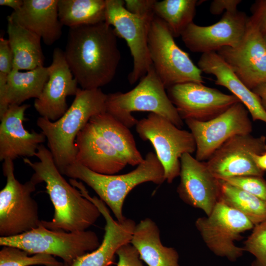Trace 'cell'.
<instances>
[{
  "label": "cell",
  "instance_id": "6da1fadb",
  "mask_svg": "<svg viewBox=\"0 0 266 266\" xmlns=\"http://www.w3.org/2000/svg\"><path fill=\"white\" fill-rule=\"evenodd\" d=\"M117 37L105 21L69 28L64 53L81 88L100 89L112 80L121 58Z\"/></svg>",
  "mask_w": 266,
  "mask_h": 266
},
{
  "label": "cell",
  "instance_id": "7a4b0ae2",
  "mask_svg": "<svg viewBox=\"0 0 266 266\" xmlns=\"http://www.w3.org/2000/svg\"><path fill=\"white\" fill-rule=\"evenodd\" d=\"M33 162L27 158L24 163L34 171L32 175L39 183L44 182L46 192L54 208L51 221H41L46 228L67 232L87 230L101 215L96 205L80 191L68 183L57 168L50 150L39 145Z\"/></svg>",
  "mask_w": 266,
  "mask_h": 266
},
{
  "label": "cell",
  "instance_id": "3957f363",
  "mask_svg": "<svg viewBox=\"0 0 266 266\" xmlns=\"http://www.w3.org/2000/svg\"><path fill=\"white\" fill-rule=\"evenodd\" d=\"M106 99L107 94L100 88H78L72 104L58 120L37 119V126L45 135L48 149L62 174L76 161L78 134L92 117L106 112Z\"/></svg>",
  "mask_w": 266,
  "mask_h": 266
},
{
  "label": "cell",
  "instance_id": "277c9868",
  "mask_svg": "<svg viewBox=\"0 0 266 266\" xmlns=\"http://www.w3.org/2000/svg\"><path fill=\"white\" fill-rule=\"evenodd\" d=\"M63 175L79 179L90 187L112 211L119 222L126 218L123 206L127 195L136 186L147 182L161 185L165 180L163 166L156 154L148 152L136 168L126 174L106 175L94 172L76 162L67 166Z\"/></svg>",
  "mask_w": 266,
  "mask_h": 266
},
{
  "label": "cell",
  "instance_id": "5b68a950",
  "mask_svg": "<svg viewBox=\"0 0 266 266\" xmlns=\"http://www.w3.org/2000/svg\"><path fill=\"white\" fill-rule=\"evenodd\" d=\"M166 89L152 65L132 90L107 94L106 112L129 129L135 126L138 121L132 115L133 111L157 114L181 129L183 120Z\"/></svg>",
  "mask_w": 266,
  "mask_h": 266
},
{
  "label": "cell",
  "instance_id": "8992f818",
  "mask_svg": "<svg viewBox=\"0 0 266 266\" xmlns=\"http://www.w3.org/2000/svg\"><path fill=\"white\" fill-rule=\"evenodd\" d=\"M2 171L6 182L0 192V236L19 235L38 227L41 223L38 207L32 197L38 181L33 176L22 184L14 174L13 161L6 160L2 164Z\"/></svg>",
  "mask_w": 266,
  "mask_h": 266
},
{
  "label": "cell",
  "instance_id": "52a82bcc",
  "mask_svg": "<svg viewBox=\"0 0 266 266\" xmlns=\"http://www.w3.org/2000/svg\"><path fill=\"white\" fill-rule=\"evenodd\" d=\"M100 244L98 235L92 231H53L45 228L42 223L38 227L23 233L0 237L1 246L16 247L30 254L57 256L65 264H69L76 258L95 250Z\"/></svg>",
  "mask_w": 266,
  "mask_h": 266
},
{
  "label": "cell",
  "instance_id": "ba28073f",
  "mask_svg": "<svg viewBox=\"0 0 266 266\" xmlns=\"http://www.w3.org/2000/svg\"><path fill=\"white\" fill-rule=\"evenodd\" d=\"M166 24L155 16L148 33L150 58L166 89L186 82L203 83L202 71L175 42Z\"/></svg>",
  "mask_w": 266,
  "mask_h": 266
},
{
  "label": "cell",
  "instance_id": "9c48e42d",
  "mask_svg": "<svg viewBox=\"0 0 266 266\" xmlns=\"http://www.w3.org/2000/svg\"><path fill=\"white\" fill-rule=\"evenodd\" d=\"M135 130L143 140L151 143L163 166L166 180L172 183L180 175L182 156L196 152V144L191 133L153 113L138 120Z\"/></svg>",
  "mask_w": 266,
  "mask_h": 266
},
{
  "label": "cell",
  "instance_id": "30bf717a",
  "mask_svg": "<svg viewBox=\"0 0 266 266\" xmlns=\"http://www.w3.org/2000/svg\"><path fill=\"white\" fill-rule=\"evenodd\" d=\"M196 226L214 253L234 261L244 251L234 241L254 225L243 214L219 200L209 215L197 220Z\"/></svg>",
  "mask_w": 266,
  "mask_h": 266
},
{
  "label": "cell",
  "instance_id": "8fae6325",
  "mask_svg": "<svg viewBox=\"0 0 266 266\" xmlns=\"http://www.w3.org/2000/svg\"><path fill=\"white\" fill-rule=\"evenodd\" d=\"M105 22L113 27L118 37L124 39L133 59L132 71L128 75L131 84L144 76L152 66L148 49V33L153 19L129 12L124 0H105Z\"/></svg>",
  "mask_w": 266,
  "mask_h": 266
},
{
  "label": "cell",
  "instance_id": "7c38bea8",
  "mask_svg": "<svg viewBox=\"0 0 266 266\" xmlns=\"http://www.w3.org/2000/svg\"><path fill=\"white\" fill-rule=\"evenodd\" d=\"M249 115L246 107L239 101L210 120H185L195 140V158L205 162L231 137L251 134L253 125Z\"/></svg>",
  "mask_w": 266,
  "mask_h": 266
},
{
  "label": "cell",
  "instance_id": "4fadbf2b",
  "mask_svg": "<svg viewBox=\"0 0 266 266\" xmlns=\"http://www.w3.org/2000/svg\"><path fill=\"white\" fill-rule=\"evenodd\" d=\"M266 152L265 136L236 135L225 142L204 162L219 180L240 176L262 177L264 171L257 166L253 155Z\"/></svg>",
  "mask_w": 266,
  "mask_h": 266
},
{
  "label": "cell",
  "instance_id": "5bb4252c",
  "mask_svg": "<svg viewBox=\"0 0 266 266\" xmlns=\"http://www.w3.org/2000/svg\"><path fill=\"white\" fill-rule=\"evenodd\" d=\"M166 93L183 120L200 122L219 116L239 100L202 83L186 82L173 85Z\"/></svg>",
  "mask_w": 266,
  "mask_h": 266
},
{
  "label": "cell",
  "instance_id": "9a60e30c",
  "mask_svg": "<svg viewBox=\"0 0 266 266\" xmlns=\"http://www.w3.org/2000/svg\"><path fill=\"white\" fill-rule=\"evenodd\" d=\"M217 53L249 89L266 82V42L250 17L240 43Z\"/></svg>",
  "mask_w": 266,
  "mask_h": 266
},
{
  "label": "cell",
  "instance_id": "2e32d148",
  "mask_svg": "<svg viewBox=\"0 0 266 266\" xmlns=\"http://www.w3.org/2000/svg\"><path fill=\"white\" fill-rule=\"evenodd\" d=\"M249 17L244 12H225L217 23L207 26L191 23L181 37L192 52L202 54L215 52L224 47H235L242 39Z\"/></svg>",
  "mask_w": 266,
  "mask_h": 266
},
{
  "label": "cell",
  "instance_id": "e0dca14e",
  "mask_svg": "<svg viewBox=\"0 0 266 266\" xmlns=\"http://www.w3.org/2000/svg\"><path fill=\"white\" fill-rule=\"evenodd\" d=\"M48 70V79L39 98L35 99L34 107L40 117L55 121L68 109L66 98L75 96L78 84L68 66L64 51L59 48L54 49Z\"/></svg>",
  "mask_w": 266,
  "mask_h": 266
},
{
  "label": "cell",
  "instance_id": "ac0fdd59",
  "mask_svg": "<svg viewBox=\"0 0 266 266\" xmlns=\"http://www.w3.org/2000/svg\"><path fill=\"white\" fill-rule=\"evenodd\" d=\"M180 163V179L177 189L180 198L209 215L220 200V180L212 174L204 162L198 161L192 154H183Z\"/></svg>",
  "mask_w": 266,
  "mask_h": 266
},
{
  "label": "cell",
  "instance_id": "d6986e66",
  "mask_svg": "<svg viewBox=\"0 0 266 266\" xmlns=\"http://www.w3.org/2000/svg\"><path fill=\"white\" fill-rule=\"evenodd\" d=\"M82 195L94 203L105 220L104 234L101 243L95 250L88 252L63 266H109L113 263L118 249L130 243L136 224L131 219L122 222L115 220L106 205L99 198L92 197L84 186L79 188Z\"/></svg>",
  "mask_w": 266,
  "mask_h": 266
},
{
  "label": "cell",
  "instance_id": "ffe728a7",
  "mask_svg": "<svg viewBox=\"0 0 266 266\" xmlns=\"http://www.w3.org/2000/svg\"><path fill=\"white\" fill-rule=\"evenodd\" d=\"M28 104L10 105L0 117V161H14L19 157L35 156L37 149L45 141L42 133L31 132L24 127Z\"/></svg>",
  "mask_w": 266,
  "mask_h": 266
},
{
  "label": "cell",
  "instance_id": "44dd1931",
  "mask_svg": "<svg viewBox=\"0 0 266 266\" xmlns=\"http://www.w3.org/2000/svg\"><path fill=\"white\" fill-rule=\"evenodd\" d=\"M75 162L96 173L113 175L128 165L125 159L89 122L78 134Z\"/></svg>",
  "mask_w": 266,
  "mask_h": 266
},
{
  "label": "cell",
  "instance_id": "7402d4cb",
  "mask_svg": "<svg viewBox=\"0 0 266 266\" xmlns=\"http://www.w3.org/2000/svg\"><path fill=\"white\" fill-rule=\"evenodd\" d=\"M58 0H24L22 6L7 18L40 36L50 46L62 34L58 14Z\"/></svg>",
  "mask_w": 266,
  "mask_h": 266
},
{
  "label": "cell",
  "instance_id": "603a6c76",
  "mask_svg": "<svg viewBox=\"0 0 266 266\" xmlns=\"http://www.w3.org/2000/svg\"><path fill=\"white\" fill-rule=\"evenodd\" d=\"M198 66L202 72L213 75L216 85L226 88L236 97L246 107L253 121L266 123V111L258 96L244 84L217 52L202 54Z\"/></svg>",
  "mask_w": 266,
  "mask_h": 266
},
{
  "label": "cell",
  "instance_id": "cb8c5ba5",
  "mask_svg": "<svg viewBox=\"0 0 266 266\" xmlns=\"http://www.w3.org/2000/svg\"><path fill=\"white\" fill-rule=\"evenodd\" d=\"M48 79V67L30 70L13 69L8 75L0 73V117L11 105L37 99Z\"/></svg>",
  "mask_w": 266,
  "mask_h": 266
},
{
  "label": "cell",
  "instance_id": "d4e9b609",
  "mask_svg": "<svg viewBox=\"0 0 266 266\" xmlns=\"http://www.w3.org/2000/svg\"><path fill=\"white\" fill-rule=\"evenodd\" d=\"M130 243L147 266H180L177 252L163 244L159 227L149 218L136 224Z\"/></svg>",
  "mask_w": 266,
  "mask_h": 266
},
{
  "label": "cell",
  "instance_id": "484cf974",
  "mask_svg": "<svg viewBox=\"0 0 266 266\" xmlns=\"http://www.w3.org/2000/svg\"><path fill=\"white\" fill-rule=\"evenodd\" d=\"M8 40L14 57L13 69L30 70L44 66L41 38L7 18Z\"/></svg>",
  "mask_w": 266,
  "mask_h": 266
},
{
  "label": "cell",
  "instance_id": "4316f807",
  "mask_svg": "<svg viewBox=\"0 0 266 266\" xmlns=\"http://www.w3.org/2000/svg\"><path fill=\"white\" fill-rule=\"evenodd\" d=\"M89 122L125 159L128 165L138 166L143 161L129 128L111 115L106 112L100 113L92 117Z\"/></svg>",
  "mask_w": 266,
  "mask_h": 266
},
{
  "label": "cell",
  "instance_id": "83f0119b",
  "mask_svg": "<svg viewBox=\"0 0 266 266\" xmlns=\"http://www.w3.org/2000/svg\"><path fill=\"white\" fill-rule=\"evenodd\" d=\"M58 14L69 28L105 21V0H58Z\"/></svg>",
  "mask_w": 266,
  "mask_h": 266
},
{
  "label": "cell",
  "instance_id": "f1b7e54d",
  "mask_svg": "<svg viewBox=\"0 0 266 266\" xmlns=\"http://www.w3.org/2000/svg\"><path fill=\"white\" fill-rule=\"evenodd\" d=\"M197 0H156L155 15L165 22L174 37L181 36L193 22Z\"/></svg>",
  "mask_w": 266,
  "mask_h": 266
},
{
  "label": "cell",
  "instance_id": "f546056e",
  "mask_svg": "<svg viewBox=\"0 0 266 266\" xmlns=\"http://www.w3.org/2000/svg\"><path fill=\"white\" fill-rule=\"evenodd\" d=\"M220 183V200L243 214L254 225L266 221V201L224 181Z\"/></svg>",
  "mask_w": 266,
  "mask_h": 266
},
{
  "label": "cell",
  "instance_id": "4dcf8cb0",
  "mask_svg": "<svg viewBox=\"0 0 266 266\" xmlns=\"http://www.w3.org/2000/svg\"><path fill=\"white\" fill-rule=\"evenodd\" d=\"M0 251V266H63V263L57 261L52 255L36 254L29 256L26 251L16 247L4 246Z\"/></svg>",
  "mask_w": 266,
  "mask_h": 266
},
{
  "label": "cell",
  "instance_id": "1f68e13d",
  "mask_svg": "<svg viewBox=\"0 0 266 266\" xmlns=\"http://www.w3.org/2000/svg\"><path fill=\"white\" fill-rule=\"evenodd\" d=\"M244 249L255 257L252 266H266V221L255 225Z\"/></svg>",
  "mask_w": 266,
  "mask_h": 266
},
{
  "label": "cell",
  "instance_id": "d6a6232c",
  "mask_svg": "<svg viewBox=\"0 0 266 266\" xmlns=\"http://www.w3.org/2000/svg\"><path fill=\"white\" fill-rule=\"evenodd\" d=\"M222 181L266 201V181L262 177L240 176Z\"/></svg>",
  "mask_w": 266,
  "mask_h": 266
},
{
  "label": "cell",
  "instance_id": "836d02e7",
  "mask_svg": "<svg viewBox=\"0 0 266 266\" xmlns=\"http://www.w3.org/2000/svg\"><path fill=\"white\" fill-rule=\"evenodd\" d=\"M116 255L118 257L116 266H146L140 259L137 250L130 243L120 247Z\"/></svg>",
  "mask_w": 266,
  "mask_h": 266
},
{
  "label": "cell",
  "instance_id": "e575fe53",
  "mask_svg": "<svg viewBox=\"0 0 266 266\" xmlns=\"http://www.w3.org/2000/svg\"><path fill=\"white\" fill-rule=\"evenodd\" d=\"M156 0H125L126 8L131 13L138 16L153 19Z\"/></svg>",
  "mask_w": 266,
  "mask_h": 266
},
{
  "label": "cell",
  "instance_id": "d590c367",
  "mask_svg": "<svg viewBox=\"0 0 266 266\" xmlns=\"http://www.w3.org/2000/svg\"><path fill=\"white\" fill-rule=\"evenodd\" d=\"M252 20L266 42V0H256L251 8Z\"/></svg>",
  "mask_w": 266,
  "mask_h": 266
},
{
  "label": "cell",
  "instance_id": "8d00e7d4",
  "mask_svg": "<svg viewBox=\"0 0 266 266\" xmlns=\"http://www.w3.org/2000/svg\"><path fill=\"white\" fill-rule=\"evenodd\" d=\"M14 57L8 39L0 38V73L8 75L13 69Z\"/></svg>",
  "mask_w": 266,
  "mask_h": 266
},
{
  "label": "cell",
  "instance_id": "74e56055",
  "mask_svg": "<svg viewBox=\"0 0 266 266\" xmlns=\"http://www.w3.org/2000/svg\"><path fill=\"white\" fill-rule=\"evenodd\" d=\"M241 0H214L210 3L209 10L213 15H218L224 11L235 12L237 11V5Z\"/></svg>",
  "mask_w": 266,
  "mask_h": 266
},
{
  "label": "cell",
  "instance_id": "f35d334b",
  "mask_svg": "<svg viewBox=\"0 0 266 266\" xmlns=\"http://www.w3.org/2000/svg\"><path fill=\"white\" fill-rule=\"evenodd\" d=\"M252 91L258 96L263 107L266 111V82L258 85Z\"/></svg>",
  "mask_w": 266,
  "mask_h": 266
},
{
  "label": "cell",
  "instance_id": "ab89813d",
  "mask_svg": "<svg viewBox=\"0 0 266 266\" xmlns=\"http://www.w3.org/2000/svg\"><path fill=\"white\" fill-rule=\"evenodd\" d=\"M24 0H0L1 6H7L16 11L19 9L23 5Z\"/></svg>",
  "mask_w": 266,
  "mask_h": 266
},
{
  "label": "cell",
  "instance_id": "60d3db41",
  "mask_svg": "<svg viewBox=\"0 0 266 266\" xmlns=\"http://www.w3.org/2000/svg\"><path fill=\"white\" fill-rule=\"evenodd\" d=\"M253 158L259 168L266 170V152L261 155L253 154Z\"/></svg>",
  "mask_w": 266,
  "mask_h": 266
}]
</instances>
